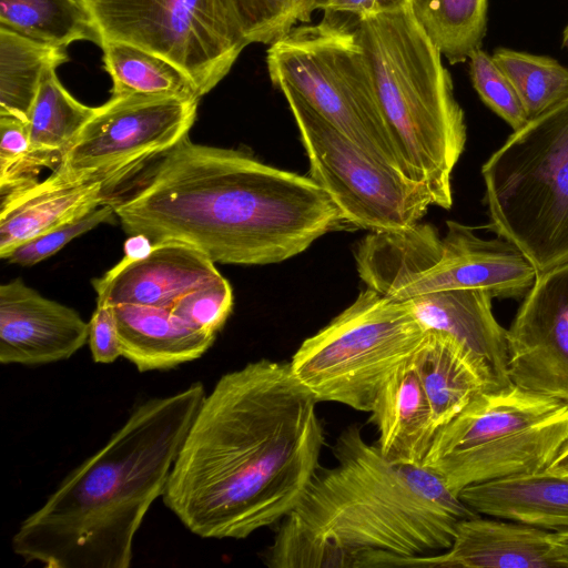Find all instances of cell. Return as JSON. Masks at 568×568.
<instances>
[{
    "mask_svg": "<svg viewBox=\"0 0 568 568\" xmlns=\"http://www.w3.org/2000/svg\"><path fill=\"white\" fill-rule=\"evenodd\" d=\"M317 403L290 363L262 358L221 376L180 448L165 506L203 538L280 524L321 468Z\"/></svg>",
    "mask_w": 568,
    "mask_h": 568,
    "instance_id": "6da1fadb",
    "label": "cell"
},
{
    "mask_svg": "<svg viewBox=\"0 0 568 568\" xmlns=\"http://www.w3.org/2000/svg\"><path fill=\"white\" fill-rule=\"evenodd\" d=\"M102 204L128 235L183 242L222 264L281 263L349 226L308 175L189 134L105 186Z\"/></svg>",
    "mask_w": 568,
    "mask_h": 568,
    "instance_id": "7a4b0ae2",
    "label": "cell"
},
{
    "mask_svg": "<svg viewBox=\"0 0 568 568\" xmlns=\"http://www.w3.org/2000/svg\"><path fill=\"white\" fill-rule=\"evenodd\" d=\"M296 507L278 524L271 568L393 567L448 549L459 520L478 516L429 469L387 460L349 425Z\"/></svg>",
    "mask_w": 568,
    "mask_h": 568,
    "instance_id": "3957f363",
    "label": "cell"
},
{
    "mask_svg": "<svg viewBox=\"0 0 568 568\" xmlns=\"http://www.w3.org/2000/svg\"><path fill=\"white\" fill-rule=\"evenodd\" d=\"M205 389L195 382L140 403L16 530L11 545L47 568H128L133 540L172 467Z\"/></svg>",
    "mask_w": 568,
    "mask_h": 568,
    "instance_id": "277c9868",
    "label": "cell"
},
{
    "mask_svg": "<svg viewBox=\"0 0 568 568\" xmlns=\"http://www.w3.org/2000/svg\"><path fill=\"white\" fill-rule=\"evenodd\" d=\"M356 18L381 110L408 176L426 184L435 205L449 210L452 173L467 133L443 55L408 2Z\"/></svg>",
    "mask_w": 568,
    "mask_h": 568,
    "instance_id": "5b68a950",
    "label": "cell"
},
{
    "mask_svg": "<svg viewBox=\"0 0 568 568\" xmlns=\"http://www.w3.org/2000/svg\"><path fill=\"white\" fill-rule=\"evenodd\" d=\"M481 174L487 227L537 273L568 261V97L514 131Z\"/></svg>",
    "mask_w": 568,
    "mask_h": 568,
    "instance_id": "8992f818",
    "label": "cell"
},
{
    "mask_svg": "<svg viewBox=\"0 0 568 568\" xmlns=\"http://www.w3.org/2000/svg\"><path fill=\"white\" fill-rule=\"evenodd\" d=\"M568 443V404L516 385L478 394L439 427L423 467L459 493L547 469Z\"/></svg>",
    "mask_w": 568,
    "mask_h": 568,
    "instance_id": "52a82bcc",
    "label": "cell"
},
{
    "mask_svg": "<svg viewBox=\"0 0 568 568\" xmlns=\"http://www.w3.org/2000/svg\"><path fill=\"white\" fill-rule=\"evenodd\" d=\"M439 236L428 223L400 231L369 232L355 246L357 273L368 288L397 301L444 290H481L519 298L537 271L504 239L484 240L471 227L447 221Z\"/></svg>",
    "mask_w": 568,
    "mask_h": 568,
    "instance_id": "ba28073f",
    "label": "cell"
},
{
    "mask_svg": "<svg viewBox=\"0 0 568 568\" xmlns=\"http://www.w3.org/2000/svg\"><path fill=\"white\" fill-rule=\"evenodd\" d=\"M266 67L274 87H290L358 148L409 178L355 29L333 18L300 24L268 47Z\"/></svg>",
    "mask_w": 568,
    "mask_h": 568,
    "instance_id": "9c48e42d",
    "label": "cell"
},
{
    "mask_svg": "<svg viewBox=\"0 0 568 568\" xmlns=\"http://www.w3.org/2000/svg\"><path fill=\"white\" fill-rule=\"evenodd\" d=\"M427 331L408 301L367 287L301 344L290 367L318 403L369 413L386 378L416 352Z\"/></svg>",
    "mask_w": 568,
    "mask_h": 568,
    "instance_id": "30bf717a",
    "label": "cell"
},
{
    "mask_svg": "<svg viewBox=\"0 0 568 568\" xmlns=\"http://www.w3.org/2000/svg\"><path fill=\"white\" fill-rule=\"evenodd\" d=\"M283 93L310 162V178L328 193L349 226L369 232L416 225L435 205L426 184L377 161L285 84Z\"/></svg>",
    "mask_w": 568,
    "mask_h": 568,
    "instance_id": "8fae6325",
    "label": "cell"
},
{
    "mask_svg": "<svg viewBox=\"0 0 568 568\" xmlns=\"http://www.w3.org/2000/svg\"><path fill=\"white\" fill-rule=\"evenodd\" d=\"M104 41L136 45L172 62L203 97L247 45L229 0H87Z\"/></svg>",
    "mask_w": 568,
    "mask_h": 568,
    "instance_id": "7c38bea8",
    "label": "cell"
},
{
    "mask_svg": "<svg viewBox=\"0 0 568 568\" xmlns=\"http://www.w3.org/2000/svg\"><path fill=\"white\" fill-rule=\"evenodd\" d=\"M199 100L169 94L111 95L97 108L52 173L116 182L189 134Z\"/></svg>",
    "mask_w": 568,
    "mask_h": 568,
    "instance_id": "4fadbf2b",
    "label": "cell"
},
{
    "mask_svg": "<svg viewBox=\"0 0 568 568\" xmlns=\"http://www.w3.org/2000/svg\"><path fill=\"white\" fill-rule=\"evenodd\" d=\"M510 382L568 404V261L537 274L507 329Z\"/></svg>",
    "mask_w": 568,
    "mask_h": 568,
    "instance_id": "5bb4252c",
    "label": "cell"
},
{
    "mask_svg": "<svg viewBox=\"0 0 568 568\" xmlns=\"http://www.w3.org/2000/svg\"><path fill=\"white\" fill-rule=\"evenodd\" d=\"M89 339V322L41 295L21 278L0 286L1 364L43 365L67 359Z\"/></svg>",
    "mask_w": 568,
    "mask_h": 568,
    "instance_id": "9a60e30c",
    "label": "cell"
},
{
    "mask_svg": "<svg viewBox=\"0 0 568 568\" xmlns=\"http://www.w3.org/2000/svg\"><path fill=\"white\" fill-rule=\"evenodd\" d=\"M222 274L215 263L196 247L179 242L153 243L138 260L125 256L101 277L92 281L97 301L111 305L134 304L171 308L184 293Z\"/></svg>",
    "mask_w": 568,
    "mask_h": 568,
    "instance_id": "2e32d148",
    "label": "cell"
},
{
    "mask_svg": "<svg viewBox=\"0 0 568 568\" xmlns=\"http://www.w3.org/2000/svg\"><path fill=\"white\" fill-rule=\"evenodd\" d=\"M549 531L479 516L458 521L452 546L437 554L396 560L393 567L542 568L558 567Z\"/></svg>",
    "mask_w": 568,
    "mask_h": 568,
    "instance_id": "e0dca14e",
    "label": "cell"
},
{
    "mask_svg": "<svg viewBox=\"0 0 568 568\" xmlns=\"http://www.w3.org/2000/svg\"><path fill=\"white\" fill-rule=\"evenodd\" d=\"M109 181L63 179L51 173L43 181L0 193V256L22 243L83 217L102 205Z\"/></svg>",
    "mask_w": 568,
    "mask_h": 568,
    "instance_id": "ac0fdd59",
    "label": "cell"
},
{
    "mask_svg": "<svg viewBox=\"0 0 568 568\" xmlns=\"http://www.w3.org/2000/svg\"><path fill=\"white\" fill-rule=\"evenodd\" d=\"M491 295L481 290L435 291L407 300L427 329L445 332L486 366L496 390L514 385L508 375L507 329L494 317Z\"/></svg>",
    "mask_w": 568,
    "mask_h": 568,
    "instance_id": "d6986e66",
    "label": "cell"
},
{
    "mask_svg": "<svg viewBox=\"0 0 568 568\" xmlns=\"http://www.w3.org/2000/svg\"><path fill=\"white\" fill-rule=\"evenodd\" d=\"M369 413L381 454L395 464L422 466L436 430L414 354L386 378Z\"/></svg>",
    "mask_w": 568,
    "mask_h": 568,
    "instance_id": "ffe728a7",
    "label": "cell"
},
{
    "mask_svg": "<svg viewBox=\"0 0 568 568\" xmlns=\"http://www.w3.org/2000/svg\"><path fill=\"white\" fill-rule=\"evenodd\" d=\"M458 497L477 514L568 531V471L545 469L476 484Z\"/></svg>",
    "mask_w": 568,
    "mask_h": 568,
    "instance_id": "44dd1931",
    "label": "cell"
},
{
    "mask_svg": "<svg viewBox=\"0 0 568 568\" xmlns=\"http://www.w3.org/2000/svg\"><path fill=\"white\" fill-rule=\"evenodd\" d=\"M123 356L140 372L169 369L204 355L216 334L200 331L171 308L112 305Z\"/></svg>",
    "mask_w": 568,
    "mask_h": 568,
    "instance_id": "7402d4cb",
    "label": "cell"
},
{
    "mask_svg": "<svg viewBox=\"0 0 568 568\" xmlns=\"http://www.w3.org/2000/svg\"><path fill=\"white\" fill-rule=\"evenodd\" d=\"M435 430L450 422L478 394L496 390L481 361L452 335L428 329L414 353Z\"/></svg>",
    "mask_w": 568,
    "mask_h": 568,
    "instance_id": "603a6c76",
    "label": "cell"
},
{
    "mask_svg": "<svg viewBox=\"0 0 568 568\" xmlns=\"http://www.w3.org/2000/svg\"><path fill=\"white\" fill-rule=\"evenodd\" d=\"M0 27L64 49L75 41L104 43L87 0H0Z\"/></svg>",
    "mask_w": 568,
    "mask_h": 568,
    "instance_id": "cb8c5ba5",
    "label": "cell"
},
{
    "mask_svg": "<svg viewBox=\"0 0 568 568\" xmlns=\"http://www.w3.org/2000/svg\"><path fill=\"white\" fill-rule=\"evenodd\" d=\"M55 70L44 72L26 121L32 151L53 169L97 112L68 92Z\"/></svg>",
    "mask_w": 568,
    "mask_h": 568,
    "instance_id": "d4e9b609",
    "label": "cell"
},
{
    "mask_svg": "<svg viewBox=\"0 0 568 568\" xmlns=\"http://www.w3.org/2000/svg\"><path fill=\"white\" fill-rule=\"evenodd\" d=\"M68 60L64 48L0 27V115L27 121L44 72Z\"/></svg>",
    "mask_w": 568,
    "mask_h": 568,
    "instance_id": "484cf974",
    "label": "cell"
},
{
    "mask_svg": "<svg viewBox=\"0 0 568 568\" xmlns=\"http://www.w3.org/2000/svg\"><path fill=\"white\" fill-rule=\"evenodd\" d=\"M103 64L112 79V95L169 94L197 98L192 80L169 60L118 41H104Z\"/></svg>",
    "mask_w": 568,
    "mask_h": 568,
    "instance_id": "4316f807",
    "label": "cell"
},
{
    "mask_svg": "<svg viewBox=\"0 0 568 568\" xmlns=\"http://www.w3.org/2000/svg\"><path fill=\"white\" fill-rule=\"evenodd\" d=\"M418 24L450 63L468 60L487 30L488 0H409Z\"/></svg>",
    "mask_w": 568,
    "mask_h": 568,
    "instance_id": "83f0119b",
    "label": "cell"
},
{
    "mask_svg": "<svg viewBox=\"0 0 568 568\" xmlns=\"http://www.w3.org/2000/svg\"><path fill=\"white\" fill-rule=\"evenodd\" d=\"M491 58L511 82L528 119L568 97V69L557 60L508 48L495 49Z\"/></svg>",
    "mask_w": 568,
    "mask_h": 568,
    "instance_id": "f1b7e54d",
    "label": "cell"
},
{
    "mask_svg": "<svg viewBox=\"0 0 568 568\" xmlns=\"http://www.w3.org/2000/svg\"><path fill=\"white\" fill-rule=\"evenodd\" d=\"M239 30L248 44H268L308 23L320 0H229Z\"/></svg>",
    "mask_w": 568,
    "mask_h": 568,
    "instance_id": "f546056e",
    "label": "cell"
},
{
    "mask_svg": "<svg viewBox=\"0 0 568 568\" xmlns=\"http://www.w3.org/2000/svg\"><path fill=\"white\" fill-rule=\"evenodd\" d=\"M469 75L483 102L503 118L514 131L529 120L525 109L506 74L481 48L468 58Z\"/></svg>",
    "mask_w": 568,
    "mask_h": 568,
    "instance_id": "4dcf8cb0",
    "label": "cell"
},
{
    "mask_svg": "<svg viewBox=\"0 0 568 568\" xmlns=\"http://www.w3.org/2000/svg\"><path fill=\"white\" fill-rule=\"evenodd\" d=\"M0 193L37 181L36 174L48 163L30 144L24 120L0 115Z\"/></svg>",
    "mask_w": 568,
    "mask_h": 568,
    "instance_id": "1f68e13d",
    "label": "cell"
},
{
    "mask_svg": "<svg viewBox=\"0 0 568 568\" xmlns=\"http://www.w3.org/2000/svg\"><path fill=\"white\" fill-rule=\"evenodd\" d=\"M233 291L222 275L180 296L171 311L190 326L217 334L233 310Z\"/></svg>",
    "mask_w": 568,
    "mask_h": 568,
    "instance_id": "d6a6232c",
    "label": "cell"
},
{
    "mask_svg": "<svg viewBox=\"0 0 568 568\" xmlns=\"http://www.w3.org/2000/svg\"><path fill=\"white\" fill-rule=\"evenodd\" d=\"M116 215L113 209L102 204L90 213L68 224L31 239L16 247L7 261L12 264L31 266L54 255L73 239L93 230L102 223H114Z\"/></svg>",
    "mask_w": 568,
    "mask_h": 568,
    "instance_id": "836d02e7",
    "label": "cell"
},
{
    "mask_svg": "<svg viewBox=\"0 0 568 568\" xmlns=\"http://www.w3.org/2000/svg\"><path fill=\"white\" fill-rule=\"evenodd\" d=\"M88 343L95 363L111 364L123 356L113 306L110 303L97 301V307L89 321Z\"/></svg>",
    "mask_w": 568,
    "mask_h": 568,
    "instance_id": "e575fe53",
    "label": "cell"
},
{
    "mask_svg": "<svg viewBox=\"0 0 568 568\" xmlns=\"http://www.w3.org/2000/svg\"><path fill=\"white\" fill-rule=\"evenodd\" d=\"M377 9V0H320L317 10L326 14L337 12L353 13L356 17Z\"/></svg>",
    "mask_w": 568,
    "mask_h": 568,
    "instance_id": "d590c367",
    "label": "cell"
},
{
    "mask_svg": "<svg viewBox=\"0 0 568 568\" xmlns=\"http://www.w3.org/2000/svg\"><path fill=\"white\" fill-rule=\"evenodd\" d=\"M550 555L558 567H568V531L550 532Z\"/></svg>",
    "mask_w": 568,
    "mask_h": 568,
    "instance_id": "8d00e7d4",
    "label": "cell"
},
{
    "mask_svg": "<svg viewBox=\"0 0 568 568\" xmlns=\"http://www.w3.org/2000/svg\"><path fill=\"white\" fill-rule=\"evenodd\" d=\"M153 246V242L144 235H130L124 242V256L131 260H138L146 256Z\"/></svg>",
    "mask_w": 568,
    "mask_h": 568,
    "instance_id": "74e56055",
    "label": "cell"
},
{
    "mask_svg": "<svg viewBox=\"0 0 568 568\" xmlns=\"http://www.w3.org/2000/svg\"><path fill=\"white\" fill-rule=\"evenodd\" d=\"M548 468L558 471H568V443Z\"/></svg>",
    "mask_w": 568,
    "mask_h": 568,
    "instance_id": "f35d334b",
    "label": "cell"
},
{
    "mask_svg": "<svg viewBox=\"0 0 568 568\" xmlns=\"http://www.w3.org/2000/svg\"><path fill=\"white\" fill-rule=\"evenodd\" d=\"M562 45L568 49V24L566 26L562 33Z\"/></svg>",
    "mask_w": 568,
    "mask_h": 568,
    "instance_id": "ab89813d",
    "label": "cell"
}]
</instances>
